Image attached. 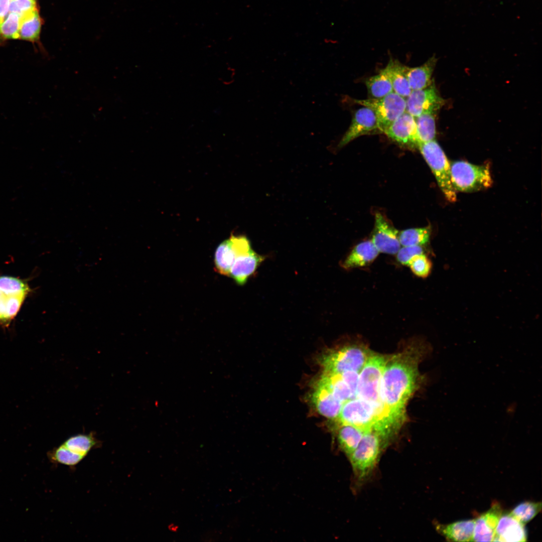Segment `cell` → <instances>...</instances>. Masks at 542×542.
I'll return each mask as SVG.
<instances>
[{
	"label": "cell",
	"instance_id": "obj_1",
	"mask_svg": "<svg viewBox=\"0 0 542 542\" xmlns=\"http://www.w3.org/2000/svg\"><path fill=\"white\" fill-rule=\"evenodd\" d=\"M414 348L387 358L381 379V394L384 404L398 427L404 418L405 406L417 386L418 353Z\"/></svg>",
	"mask_w": 542,
	"mask_h": 542
},
{
	"label": "cell",
	"instance_id": "obj_2",
	"mask_svg": "<svg viewBox=\"0 0 542 542\" xmlns=\"http://www.w3.org/2000/svg\"><path fill=\"white\" fill-rule=\"evenodd\" d=\"M387 357L370 354L359 373L356 397L369 403L373 408L377 420L376 429L390 433L396 427L391 420L383 402L381 394V379Z\"/></svg>",
	"mask_w": 542,
	"mask_h": 542
},
{
	"label": "cell",
	"instance_id": "obj_3",
	"mask_svg": "<svg viewBox=\"0 0 542 542\" xmlns=\"http://www.w3.org/2000/svg\"><path fill=\"white\" fill-rule=\"evenodd\" d=\"M388 439L374 429L365 432L358 446L348 457L356 481L361 483L371 474Z\"/></svg>",
	"mask_w": 542,
	"mask_h": 542
},
{
	"label": "cell",
	"instance_id": "obj_4",
	"mask_svg": "<svg viewBox=\"0 0 542 542\" xmlns=\"http://www.w3.org/2000/svg\"><path fill=\"white\" fill-rule=\"evenodd\" d=\"M451 181L456 191L472 192L493 184L489 165H477L464 161L450 164Z\"/></svg>",
	"mask_w": 542,
	"mask_h": 542
},
{
	"label": "cell",
	"instance_id": "obj_5",
	"mask_svg": "<svg viewBox=\"0 0 542 542\" xmlns=\"http://www.w3.org/2000/svg\"><path fill=\"white\" fill-rule=\"evenodd\" d=\"M100 446L94 434H79L72 436L47 455L50 462L73 467L80 463L93 449Z\"/></svg>",
	"mask_w": 542,
	"mask_h": 542
},
{
	"label": "cell",
	"instance_id": "obj_6",
	"mask_svg": "<svg viewBox=\"0 0 542 542\" xmlns=\"http://www.w3.org/2000/svg\"><path fill=\"white\" fill-rule=\"evenodd\" d=\"M418 149L431 169L446 199L451 202H455L456 191L451 181L450 163L442 148L434 140L420 144Z\"/></svg>",
	"mask_w": 542,
	"mask_h": 542
},
{
	"label": "cell",
	"instance_id": "obj_7",
	"mask_svg": "<svg viewBox=\"0 0 542 542\" xmlns=\"http://www.w3.org/2000/svg\"><path fill=\"white\" fill-rule=\"evenodd\" d=\"M370 353L365 347L356 344L329 351L321 358L324 371L341 374L348 371L360 372Z\"/></svg>",
	"mask_w": 542,
	"mask_h": 542
},
{
	"label": "cell",
	"instance_id": "obj_8",
	"mask_svg": "<svg viewBox=\"0 0 542 542\" xmlns=\"http://www.w3.org/2000/svg\"><path fill=\"white\" fill-rule=\"evenodd\" d=\"M352 100L374 111L381 133L406 111L405 98L394 91L380 98L352 99Z\"/></svg>",
	"mask_w": 542,
	"mask_h": 542
},
{
	"label": "cell",
	"instance_id": "obj_9",
	"mask_svg": "<svg viewBox=\"0 0 542 542\" xmlns=\"http://www.w3.org/2000/svg\"><path fill=\"white\" fill-rule=\"evenodd\" d=\"M337 419L340 424L351 425L364 432L375 430L377 425L372 406L358 397L343 403Z\"/></svg>",
	"mask_w": 542,
	"mask_h": 542
},
{
	"label": "cell",
	"instance_id": "obj_10",
	"mask_svg": "<svg viewBox=\"0 0 542 542\" xmlns=\"http://www.w3.org/2000/svg\"><path fill=\"white\" fill-rule=\"evenodd\" d=\"M405 101L406 111L414 117L425 113H437L444 104L434 84L424 89L412 90Z\"/></svg>",
	"mask_w": 542,
	"mask_h": 542
},
{
	"label": "cell",
	"instance_id": "obj_11",
	"mask_svg": "<svg viewBox=\"0 0 542 542\" xmlns=\"http://www.w3.org/2000/svg\"><path fill=\"white\" fill-rule=\"evenodd\" d=\"M381 133L376 116L369 107L363 106L356 110L348 129L338 144L342 148L355 139L366 134Z\"/></svg>",
	"mask_w": 542,
	"mask_h": 542
},
{
	"label": "cell",
	"instance_id": "obj_12",
	"mask_svg": "<svg viewBox=\"0 0 542 542\" xmlns=\"http://www.w3.org/2000/svg\"><path fill=\"white\" fill-rule=\"evenodd\" d=\"M399 232L380 213L375 215L371 241L379 252L396 254L401 247Z\"/></svg>",
	"mask_w": 542,
	"mask_h": 542
},
{
	"label": "cell",
	"instance_id": "obj_13",
	"mask_svg": "<svg viewBox=\"0 0 542 542\" xmlns=\"http://www.w3.org/2000/svg\"><path fill=\"white\" fill-rule=\"evenodd\" d=\"M398 144L410 148H418L420 144L415 117L405 111L383 132Z\"/></svg>",
	"mask_w": 542,
	"mask_h": 542
},
{
	"label": "cell",
	"instance_id": "obj_14",
	"mask_svg": "<svg viewBox=\"0 0 542 542\" xmlns=\"http://www.w3.org/2000/svg\"><path fill=\"white\" fill-rule=\"evenodd\" d=\"M527 540L524 524L510 512L501 514L497 523L493 541L524 542Z\"/></svg>",
	"mask_w": 542,
	"mask_h": 542
},
{
	"label": "cell",
	"instance_id": "obj_15",
	"mask_svg": "<svg viewBox=\"0 0 542 542\" xmlns=\"http://www.w3.org/2000/svg\"><path fill=\"white\" fill-rule=\"evenodd\" d=\"M502 513L500 505L493 503L490 508L475 519L472 541H493L495 529Z\"/></svg>",
	"mask_w": 542,
	"mask_h": 542
},
{
	"label": "cell",
	"instance_id": "obj_16",
	"mask_svg": "<svg viewBox=\"0 0 542 542\" xmlns=\"http://www.w3.org/2000/svg\"><path fill=\"white\" fill-rule=\"evenodd\" d=\"M265 257L256 253L252 249L249 252L237 256L230 269L229 277L239 285H243L253 275Z\"/></svg>",
	"mask_w": 542,
	"mask_h": 542
},
{
	"label": "cell",
	"instance_id": "obj_17",
	"mask_svg": "<svg viewBox=\"0 0 542 542\" xmlns=\"http://www.w3.org/2000/svg\"><path fill=\"white\" fill-rule=\"evenodd\" d=\"M312 398L319 414L329 419H337L343 403L326 388L317 382Z\"/></svg>",
	"mask_w": 542,
	"mask_h": 542
},
{
	"label": "cell",
	"instance_id": "obj_18",
	"mask_svg": "<svg viewBox=\"0 0 542 542\" xmlns=\"http://www.w3.org/2000/svg\"><path fill=\"white\" fill-rule=\"evenodd\" d=\"M379 253L371 240L364 241L354 247L341 265L346 269L365 266L372 263Z\"/></svg>",
	"mask_w": 542,
	"mask_h": 542
},
{
	"label": "cell",
	"instance_id": "obj_19",
	"mask_svg": "<svg viewBox=\"0 0 542 542\" xmlns=\"http://www.w3.org/2000/svg\"><path fill=\"white\" fill-rule=\"evenodd\" d=\"M406 68L398 60L390 58L385 67L380 70L389 79L393 91L405 98L412 91L406 76Z\"/></svg>",
	"mask_w": 542,
	"mask_h": 542
},
{
	"label": "cell",
	"instance_id": "obj_20",
	"mask_svg": "<svg viewBox=\"0 0 542 542\" xmlns=\"http://www.w3.org/2000/svg\"><path fill=\"white\" fill-rule=\"evenodd\" d=\"M437 61V59L433 56L421 66H407L406 76L412 90L424 89L432 84V76Z\"/></svg>",
	"mask_w": 542,
	"mask_h": 542
},
{
	"label": "cell",
	"instance_id": "obj_21",
	"mask_svg": "<svg viewBox=\"0 0 542 542\" xmlns=\"http://www.w3.org/2000/svg\"><path fill=\"white\" fill-rule=\"evenodd\" d=\"M475 519L439 524L437 530L449 541H472Z\"/></svg>",
	"mask_w": 542,
	"mask_h": 542
},
{
	"label": "cell",
	"instance_id": "obj_22",
	"mask_svg": "<svg viewBox=\"0 0 542 542\" xmlns=\"http://www.w3.org/2000/svg\"><path fill=\"white\" fill-rule=\"evenodd\" d=\"M317 383L326 388L343 403L353 399L351 390L341 374L324 371Z\"/></svg>",
	"mask_w": 542,
	"mask_h": 542
},
{
	"label": "cell",
	"instance_id": "obj_23",
	"mask_svg": "<svg viewBox=\"0 0 542 542\" xmlns=\"http://www.w3.org/2000/svg\"><path fill=\"white\" fill-rule=\"evenodd\" d=\"M365 432L354 426L341 424L337 440L341 450L349 457L359 444Z\"/></svg>",
	"mask_w": 542,
	"mask_h": 542
},
{
	"label": "cell",
	"instance_id": "obj_24",
	"mask_svg": "<svg viewBox=\"0 0 542 542\" xmlns=\"http://www.w3.org/2000/svg\"><path fill=\"white\" fill-rule=\"evenodd\" d=\"M42 20L37 9L21 17L19 39L32 42L39 40Z\"/></svg>",
	"mask_w": 542,
	"mask_h": 542
},
{
	"label": "cell",
	"instance_id": "obj_25",
	"mask_svg": "<svg viewBox=\"0 0 542 542\" xmlns=\"http://www.w3.org/2000/svg\"><path fill=\"white\" fill-rule=\"evenodd\" d=\"M237 257L229 239L223 241L217 247L214 254V264L216 272L229 276L230 269Z\"/></svg>",
	"mask_w": 542,
	"mask_h": 542
},
{
	"label": "cell",
	"instance_id": "obj_26",
	"mask_svg": "<svg viewBox=\"0 0 542 542\" xmlns=\"http://www.w3.org/2000/svg\"><path fill=\"white\" fill-rule=\"evenodd\" d=\"M26 297L10 296L0 291V323L8 325L20 309Z\"/></svg>",
	"mask_w": 542,
	"mask_h": 542
},
{
	"label": "cell",
	"instance_id": "obj_27",
	"mask_svg": "<svg viewBox=\"0 0 542 542\" xmlns=\"http://www.w3.org/2000/svg\"><path fill=\"white\" fill-rule=\"evenodd\" d=\"M436 113L428 112L415 117L419 145L435 140L436 134Z\"/></svg>",
	"mask_w": 542,
	"mask_h": 542
},
{
	"label": "cell",
	"instance_id": "obj_28",
	"mask_svg": "<svg viewBox=\"0 0 542 542\" xmlns=\"http://www.w3.org/2000/svg\"><path fill=\"white\" fill-rule=\"evenodd\" d=\"M365 85L371 98H380L393 91L391 83L387 76L380 71L378 74L368 78Z\"/></svg>",
	"mask_w": 542,
	"mask_h": 542
},
{
	"label": "cell",
	"instance_id": "obj_29",
	"mask_svg": "<svg viewBox=\"0 0 542 542\" xmlns=\"http://www.w3.org/2000/svg\"><path fill=\"white\" fill-rule=\"evenodd\" d=\"M431 235L429 227L414 228L400 231L398 234L401 246H423L428 243Z\"/></svg>",
	"mask_w": 542,
	"mask_h": 542
},
{
	"label": "cell",
	"instance_id": "obj_30",
	"mask_svg": "<svg viewBox=\"0 0 542 542\" xmlns=\"http://www.w3.org/2000/svg\"><path fill=\"white\" fill-rule=\"evenodd\" d=\"M0 291L8 295L26 297L30 288L26 282L18 278L1 276Z\"/></svg>",
	"mask_w": 542,
	"mask_h": 542
},
{
	"label": "cell",
	"instance_id": "obj_31",
	"mask_svg": "<svg viewBox=\"0 0 542 542\" xmlns=\"http://www.w3.org/2000/svg\"><path fill=\"white\" fill-rule=\"evenodd\" d=\"M541 503L523 502L515 506L510 513L523 524L532 519L541 510Z\"/></svg>",
	"mask_w": 542,
	"mask_h": 542
},
{
	"label": "cell",
	"instance_id": "obj_32",
	"mask_svg": "<svg viewBox=\"0 0 542 542\" xmlns=\"http://www.w3.org/2000/svg\"><path fill=\"white\" fill-rule=\"evenodd\" d=\"M21 17L10 13L0 25V37L4 39H19V28Z\"/></svg>",
	"mask_w": 542,
	"mask_h": 542
},
{
	"label": "cell",
	"instance_id": "obj_33",
	"mask_svg": "<svg viewBox=\"0 0 542 542\" xmlns=\"http://www.w3.org/2000/svg\"><path fill=\"white\" fill-rule=\"evenodd\" d=\"M408 266L416 276L422 278H426L431 272L432 263L428 257L423 253L413 257Z\"/></svg>",
	"mask_w": 542,
	"mask_h": 542
},
{
	"label": "cell",
	"instance_id": "obj_34",
	"mask_svg": "<svg viewBox=\"0 0 542 542\" xmlns=\"http://www.w3.org/2000/svg\"><path fill=\"white\" fill-rule=\"evenodd\" d=\"M423 253H425V252L423 246H401L396 253V260L402 265H408L413 257Z\"/></svg>",
	"mask_w": 542,
	"mask_h": 542
},
{
	"label": "cell",
	"instance_id": "obj_35",
	"mask_svg": "<svg viewBox=\"0 0 542 542\" xmlns=\"http://www.w3.org/2000/svg\"><path fill=\"white\" fill-rule=\"evenodd\" d=\"M37 9L36 0L11 1L9 13H13L20 17Z\"/></svg>",
	"mask_w": 542,
	"mask_h": 542
},
{
	"label": "cell",
	"instance_id": "obj_36",
	"mask_svg": "<svg viewBox=\"0 0 542 542\" xmlns=\"http://www.w3.org/2000/svg\"><path fill=\"white\" fill-rule=\"evenodd\" d=\"M342 378L349 387L353 398L356 397V390L358 384L359 372L348 371L341 374Z\"/></svg>",
	"mask_w": 542,
	"mask_h": 542
},
{
	"label": "cell",
	"instance_id": "obj_37",
	"mask_svg": "<svg viewBox=\"0 0 542 542\" xmlns=\"http://www.w3.org/2000/svg\"><path fill=\"white\" fill-rule=\"evenodd\" d=\"M11 0H0V25L5 20L9 12Z\"/></svg>",
	"mask_w": 542,
	"mask_h": 542
},
{
	"label": "cell",
	"instance_id": "obj_38",
	"mask_svg": "<svg viewBox=\"0 0 542 542\" xmlns=\"http://www.w3.org/2000/svg\"><path fill=\"white\" fill-rule=\"evenodd\" d=\"M11 1H15V0H11Z\"/></svg>",
	"mask_w": 542,
	"mask_h": 542
}]
</instances>
